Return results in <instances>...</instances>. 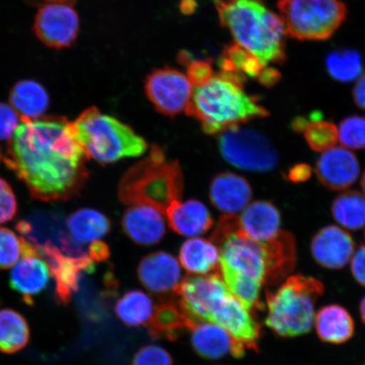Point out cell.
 <instances>
[{
  "label": "cell",
  "instance_id": "6da1fadb",
  "mask_svg": "<svg viewBox=\"0 0 365 365\" xmlns=\"http://www.w3.org/2000/svg\"><path fill=\"white\" fill-rule=\"evenodd\" d=\"M88 158L65 117L22 118L9 141L4 163L34 198L66 200L78 194L88 178Z\"/></svg>",
  "mask_w": 365,
  "mask_h": 365
},
{
  "label": "cell",
  "instance_id": "7a4b0ae2",
  "mask_svg": "<svg viewBox=\"0 0 365 365\" xmlns=\"http://www.w3.org/2000/svg\"><path fill=\"white\" fill-rule=\"evenodd\" d=\"M242 73L221 72L207 83L195 86L186 113L194 117L209 135L221 134L269 112L245 93Z\"/></svg>",
  "mask_w": 365,
  "mask_h": 365
},
{
  "label": "cell",
  "instance_id": "3957f363",
  "mask_svg": "<svg viewBox=\"0 0 365 365\" xmlns=\"http://www.w3.org/2000/svg\"><path fill=\"white\" fill-rule=\"evenodd\" d=\"M222 26L264 66L285 61L284 21L264 0H214Z\"/></svg>",
  "mask_w": 365,
  "mask_h": 365
},
{
  "label": "cell",
  "instance_id": "277c9868",
  "mask_svg": "<svg viewBox=\"0 0 365 365\" xmlns=\"http://www.w3.org/2000/svg\"><path fill=\"white\" fill-rule=\"evenodd\" d=\"M182 190L180 163L167 160L163 150L154 145L147 158L123 175L118 196L122 203L152 207L165 216L171 205L181 202Z\"/></svg>",
  "mask_w": 365,
  "mask_h": 365
},
{
  "label": "cell",
  "instance_id": "5b68a950",
  "mask_svg": "<svg viewBox=\"0 0 365 365\" xmlns=\"http://www.w3.org/2000/svg\"><path fill=\"white\" fill-rule=\"evenodd\" d=\"M71 128L86 157L109 164L126 158L141 156L148 149L143 137L117 118L91 107L82 112Z\"/></svg>",
  "mask_w": 365,
  "mask_h": 365
},
{
  "label": "cell",
  "instance_id": "8992f818",
  "mask_svg": "<svg viewBox=\"0 0 365 365\" xmlns=\"http://www.w3.org/2000/svg\"><path fill=\"white\" fill-rule=\"evenodd\" d=\"M325 287L317 278L294 275L267 294V326L282 337L307 334L314 324V307Z\"/></svg>",
  "mask_w": 365,
  "mask_h": 365
},
{
  "label": "cell",
  "instance_id": "52a82bcc",
  "mask_svg": "<svg viewBox=\"0 0 365 365\" xmlns=\"http://www.w3.org/2000/svg\"><path fill=\"white\" fill-rule=\"evenodd\" d=\"M286 34L299 41L327 40L346 16L341 0H277Z\"/></svg>",
  "mask_w": 365,
  "mask_h": 365
},
{
  "label": "cell",
  "instance_id": "ba28073f",
  "mask_svg": "<svg viewBox=\"0 0 365 365\" xmlns=\"http://www.w3.org/2000/svg\"><path fill=\"white\" fill-rule=\"evenodd\" d=\"M219 135V150L232 165L253 172L271 171L277 167V150L259 132L240 125Z\"/></svg>",
  "mask_w": 365,
  "mask_h": 365
},
{
  "label": "cell",
  "instance_id": "9c48e42d",
  "mask_svg": "<svg viewBox=\"0 0 365 365\" xmlns=\"http://www.w3.org/2000/svg\"><path fill=\"white\" fill-rule=\"evenodd\" d=\"M188 77L172 68L155 70L147 77L145 90L156 110L175 116L186 110L193 93Z\"/></svg>",
  "mask_w": 365,
  "mask_h": 365
},
{
  "label": "cell",
  "instance_id": "30bf717a",
  "mask_svg": "<svg viewBox=\"0 0 365 365\" xmlns=\"http://www.w3.org/2000/svg\"><path fill=\"white\" fill-rule=\"evenodd\" d=\"M36 249L48 264L51 277L56 282L54 296L57 303L68 304L73 294L78 290L82 274L93 273L95 271V262L88 254L81 257H68L53 244L38 246Z\"/></svg>",
  "mask_w": 365,
  "mask_h": 365
},
{
  "label": "cell",
  "instance_id": "8fae6325",
  "mask_svg": "<svg viewBox=\"0 0 365 365\" xmlns=\"http://www.w3.org/2000/svg\"><path fill=\"white\" fill-rule=\"evenodd\" d=\"M79 29V16L68 4H44L35 17V34L49 48L70 47L76 40Z\"/></svg>",
  "mask_w": 365,
  "mask_h": 365
},
{
  "label": "cell",
  "instance_id": "7c38bea8",
  "mask_svg": "<svg viewBox=\"0 0 365 365\" xmlns=\"http://www.w3.org/2000/svg\"><path fill=\"white\" fill-rule=\"evenodd\" d=\"M230 292L219 274L188 277L175 290L179 304L190 318L208 322L212 309Z\"/></svg>",
  "mask_w": 365,
  "mask_h": 365
},
{
  "label": "cell",
  "instance_id": "4fadbf2b",
  "mask_svg": "<svg viewBox=\"0 0 365 365\" xmlns=\"http://www.w3.org/2000/svg\"><path fill=\"white\" fill-rule=\"evenodd\" d=\"M22 258L14 266L10 285L21 296L23 302L31 305L34 298L47 287L51 272L38 249L24 238Z\"/></svg>",
  "mask_w": 365,
  "mask_h": 365
},
{
  "label": "cell",
  "instance_id": "5bb4252c",
  "mask_svg": "<svg viewBox=\"0 0 365 365\" xmlns=\"http://www.w3.org/2000/svg\"><path fill=\"white\" fill-rule=\"evenodd\" d=\"M208 322L222 327L248 349L257 350L259 326L230 291L214 305Z\"/></svg>",
  "mask_w": 365,
  "mask_h": 365
},
{
  "label": "cell",
  "instance_id": "9a60e30c",
  "mask_svg": "<svg viewBox=\"0 0 365 365\" xmlns=\"http://www.w3.org/2000/svg\"><path fill=\"white\" fill-rule=\"evenodd\" d=\"M188 331L190 332L191 345L195 352L204 359H218L227 355L242 358L248 349L217 324L192 319Z\"/></svg>",
  "mask_w": 365,
  "mask_h": 365
},
{
  "label": "cell",
  "instance_id": "2e32d148",
  "mask_svg": "<svg viewBox=\"0 0 365 365\" xmlns=\"http://www.w3.org/2000/svg\"><path fill=\"white\" fill-rule=\"evenodd\" d=\"M359 163L355 155L345 148H333L324 152L316 165L317 179L332 190L349 188L357 180Z\"/></svg>",
  "mask_w": 365,
  "mask_h": 365
},
{
  "label": "cell",
  "instance_id": "e0dca14e",
  "mask_svg": "<svg viewBox=\"0 0 365 365\" xmlns=\"http://www.w3.org/2000/svg\"><path fill=\"white\" fill-rule=\"evenodd\" d=\"M354 253V242L348 232L335 225L324 227L314 235L312 254L316 262L327 269H341Z\"/></svg>",
  "mask_w": 365,
  "mask_h": 365
},
{
  "label": "cell",
  "instance_id": "ac0fdd59",
  "mask_svg": "<svg viewBox=\"0 0 365 365\" xmlns=\"http://www.w3.org/2000/svg\"><path fill=\"white\" fill-rule=\"evenodd\" d=\"M137 274L145 289L155 294L175 292L181 282L179 262L164 251L150 254L141 259Z\"/></svg>",
  "mask_w": 365,
  "mask_h": 365
},
{
  "label": "cell",
  "instance_id": "d6986e66",
  "mask_svg": "<svg viewBox=\"0 0 365 365\" xmlns=\"http://www.w3.org/2000/svg\"><path fill=\"white\" fill-rule=\"evenodd\" d=\"M165 223L162 212L144 205H129L122 218V227L125 235L141 245L158 243L165 235Z\"/></svg>",
  "mask_w": 365,
  "mask_h": 365
},
{
  "label": "cell",
  "instance_id": "ffe728a7",
  "mask_svg": "<svg viewBox=\"0 0 365 365\" xmlns=\"http://www.w3.org/2000/svg\"><path fill=\"white\" fill-rule=\"evenodd\" d=\"M238 218L241 232L259 244L267 243L281 231L279 210L267 200L249 204Z\"/></svg>",
  "mask_w": 365,
  "mask_h": 365
},
{
  "label": "cell",
  "instance_id": "44dd1931",
  "mask_svg": "<svg viewBox=\"0 0 365 365\" xmlns=\"http://www.w3.org/2000/svg\"><path fill=\"white\" fill-rule=\"evenodd\" d=\"M252 189L245 178L232 173H223L212 182L210 198L214 207L225 215H236L247 207Z\"/></svg>",
  "mask_w": 365,
  "mask_h": 365
},
{
  "label": "cell",
  "instance_id": "7402d4cb",
  "mask_svg": "<svg viewBox=\"0 0 365 365\" xmlns=\"http://www.w3.org/2000/svg\"><path fill=\"white\" fill-rule=\"evenodd\" d=\"M165 217L173 231L186 237L203 235L214 223L207 207L196 200L173 204L167 210Z\"/></svg>",
  "mask_w": 365,
  "mask_h": 365
},
{
  "label": "cell",
  "instance_id": "603a6c76",
  "mask_svg": "<svg viewBox=\"0 0 365 365\" xmlns=\"http://www.w3.org/2000/svg\"><path fill=\"white\" fill-rule=\"evenodd\" d=\"M180 304L171 300L163 301L155 307L152 319L148 323L150 335L154 339L175 341L188 331L191 321Z\"/></svg>",
  "mask_w": 365,
  "mask_h": 365
},
{
  "label": "cell",
  "instance_id": "cb8c5ba5",
  "mask_svg": "<svg viewBox=\"0 0 365 365\" xmlns=\"http://www.w3.org/2000/svg\"><path fill=\"white\" fill-rule=\"evenodd\" d=\"M319 339L332 344H344L353 336L354 322L346 309L337 304L319 310L314 318Z\"/></svg>",
  "mask_w": 365,
  "mask_h": 365
},
{
  "label": "cell",
  "instance_id": "d4e9b609",
  "mask_svg": "<svg viewBox=\"0 0 365 365\" xmlns=\"http://www.w3.org/2000/svg\"><path fill=\"white\" fill-rule=\"evenodd\" d=\"M268 259L267 282L275 284L293 271L296 263V241L291 232L281 230L275 238L262 244Z\"/></svg>",
  "mask_w": 365,
  "mask_h": 365
},
{
  "label": "cell",
  "instance_id": "484cf974",
  "mask_svg": "<svg viewBox=\"0 0 365 365\" xmlns=\"http://www.w3.org/2000/svg\"><path fill=\"white\" fill-rule=\"evenodd\" d=\"M66 226L73 243L91 244L103 238L110 231L111 222L103 213L93 209L83 208L68 217Z\"/></svg>",
  "mask_w": 365,
  "mask_h": 365
},
{
  "label": "cell",
  "instance_id": "4316f807",
  "mask_svg": "<svg viewBox=\"0 0 365 365\" xmlns=\"http://www.w3.org/2000/svg\"><path fill=\"white\" fill-rule=\"evenodd\" d=\"M10 103L19 114L21 120H36L47 111L49 96L38 82L23 80L13 86L10 93Z\"/></svg>",
  "mask_w": 365,
  "mask_h": 365
},
{
  "label": "cell",
  "instance_id": "83f0119b",
  "mask_svg": "<svg viewBox=\"0 0 365 365\" xmlns=\"http://www.w3.org/2000/svg\"><path fill=\"white\" fill-rule=\"evenodd\" d=\"M180 262L187 272L207 275L219 269V250L212 241L190 239L181 246Z\"/></svg>",
  "mask_w": 365,
  "mask_h": 365
},
{
  "label": "cell",
  "instance_id": "f1b7e54d",
  "mask_svg": "<svg viewBox=\"0 0 365 365\" xmlns=\"http://www.w3.org/2000/svg\"><path fill=\"white\" fill-rule=\"evenodd\" d=\"M29 341L30 328L25 317L14 309L0 310V352H19Z\"/></svg>",
  "mask_w": 365,
  "mask_h": 365
},
{
  "label": "cell",
  "instance_id": "f546056e",
  "mask_svg": "<svg viewBox=\"0 0 365 365\" xmlns=\"http://www.w3.org/2000/svg\"><path fill=\"white\" fill-rule=\"evenodd\" d=\"M331 213L346 230H361L365 227V195L357 190L345 191L333 202Z\"/></svg>",
  "mask_w": 365,
  "mask_h": 365
},
{
  "label": "cell",
  "instance_id": "4dcf8cb0",
  "mask_svg": "<svg viewBox=\"0 0 365 365\" xmlns=\"http://www.w3.org/2000/svg\"><path fill=\"white\" fill-rule=\"evenodd\" d=\"M153 299L143 292H128L118 300L115 307L117 317L127 326L148 325L154 312Z\"/></svg>",
  "mask_w": 365,
  "mask_h": 365
},
{
  "label": "cell",
  "instance_id": "1f68e13d",
  "mask_svg": "<svg viewBox=\"0 0 365 365\" xmlns=\"http://www.w3.org/2000/svg\"><path fill=\"white\" fill-rule=\"evenodd\" d=\"M326 63L332 78L341 82L359 78L363 71L361 57L351 49L336 50L327 56Z\"/></svg>",
  "mask_w": 365,
  "mask_h": 365
},
{
  "label": "cell",
  "instance_id": "d6a6232c",
  "mask_svg": "<svg viewBox=\"0 0 365 365\" xmlns=\"http://www.w3.org/2000/svg\"><path fill=\"white\" fill-rule=\"evenodd\" d=\"M230 293L248 310L259 307L261 282L230 272H219Z\"/></svg>",
  "mask_w": 365,
  "mask_h": 365
},
{
  "label": "cell",
  "instance_id": "836d02e7",
  "mask_svg": "<svg viewBox=\"0 0 365 365\" xmlns=\"http://www.w3.org/2000/svg\"><path fill=\"white\" fill-rule=\"evenodd\" d=\"M304 133L309 147L314 152H326L335 148L339 141V128L331 122L322 120L318 113L310 118Z\"/></svg>",
  "mask_w": 365,
  "mask_h": 365
},
{
  "label": "cell",
  "instance_id": "e575fe53",
  "mask_svg": "<svg viewBox=\"0 0 365 365\" xmlns=\"http://www.w3.org/2000/svg\"><path fill=\"white\" fill-rule=\"evenodd\" d=\"M339 140L345 148L365 149V117H346L340 123Z\"/></svg>",
  "mask_w": 365,
  "mask_h": 365
},
{
  "label": "cell",
  "instance_id": "d590c367",
  "mask_svg": "<svg viewBox=\"0 0 365 365\" xmlns=\"http://www.w3.org/2000/svg\"><path fill=\"white\" fill-rule=\"evenodd\" d=\"M23 237L7 227H0V270H6L19 261L22 254Z\"/></svg>",
  "mask_w": 365,
  "mask_h": 365
},
{
  "label": "cell",
  "instance_id": "8d00e7d4",
  "mask_svg": "<svg viewBox=\"0 0 365 365\" xmlns=\"http://www.w3.org/2000/svg\"><path fill=\"white\" fill-rule=\"evenodd\" d=\"M250 54L248 50L240 44H231L223 50L222 56L219 58L218 66L222 72L242 73Z\"/></svg>",
  "mask_w": 365,
  "mask_h": 365
},
{
  "label": "cell",
  "instance_id": "74e56055",
  "mask_svg": "<svg viewBox=\"0 0 365 365\" xmlns=\"http://www.w3.org/2000/svg\"><path fill=\"white\" fill-rule=\"evenodd\" d=\"M132 365H173L170 354L161 346L148 345L137 352Z\"/></svg>",
  "mask_w": 365,
  "mask_h": 365
},
{
  "label": "cell",
  "instance_id": "f35d334b",
  "mask_svg": "<svg viewBox=\"0 0 365 365\" xmlns=\"http://www.w3.org/2000/svg\"><path fill=\"white\" fill-rule=\"evenodd\" d=\"M16 212L15 193L9 182L0 178V225L12 220Z\"/></svg>",
  "mask_w": 365,
  "mask_h": 365
},
{
  "label": "cell",
  "instance_id": "ab89813d",
  "mask_svg": "<svg viewBox=\"0 0 365 365\" xmlns=\"http://www.w3.org/2000/svg\"><path fill=\"white\" fill-rule=\"evenodd\" d=\"M21 118L10 105L0 103V141H10L20 125Z\"/></svg>",
  "mask_w": 365,
  "mask_h": 365
},
{
  "label": "cell",
  "instance_id": "60d3db41",
  "mask_svg": "<svg viewBox=\"0 0 365 365\" xmlns=\"http://www.w3.org/2000/svg\"><path fill=\"white\" fill-rule=\"evenodd\" d=\"M187 75L193 86L207 83L214 76L212 66L207 61H191L187 68Z\"/></svg>",
  "mask_w": 365,
  "mask_h": 365
},
{
  "label": "cell",
  "instance_id": "b9f144b4",
  "mask_svg": "<svg viewBox=\"0 0 365 365\" xmlns=\"http://www.w3.org/2000/svg\"><path fill=\"white\" fill-rule=\"evenodd\" d=\"M351 267L355 279L365 287V231L364 243L354 253Z\"/></svg>",
  "mask_w": 365,
  "mask_h": 365
},
{
  "label": "cell",
  "instance_id": "7bdbcfd3",
  "mask_svg": "<svg viewBox=\"0 0 365 365\" xmlns=\"http://www.w3.org/2000/svg\"><path fill=\"white\" fill-rule=\"evenodd\" d=\"M312 175V168L307 163H297L289 168L287 180L294 184L307 182Z\"/></svg>",
  "mask_w": 365,
  "mask_h": 365
},
{
  "label": "cell",
  "instance_id": "ee69618b",
  "mask_svg": "<svg viewBox=\"0 0 365 365\" xmlns=\"http://www.w3.org/2000/svg\"><path fill=\"white\" fill-rule=\"evenodd\" d=\"M88 255L95 262H103L107 261L109 257V250L107 245L102 241L98 240L90 244L88 247Z\"/></svg>",
  "mask_w": 365,
  "mask_h": 365
},
{
  "label": "cell",
  "instance_id": "f6af8a7d",
  "mask_svg": "<svg viewBox=\"0 0 365 365\" xmlns=\"http://www.w3.org/2000/svg\"><path fill=\"white\" fill-rule=\"evenodd\" d=\"M257 78L259 83L267 86V88H272L274 85H276L278 81L281 79L280 72L274 68H263L262 71L259 72Z\"/></svg>",
  "mask_w": 365,
  "mask_h": 365
},
{
  "label": "cell",
  "instance_id": "bcb514c9",
  "mask_svg": "<svg viewBox=\"0 0 365 365\" xmlns=\"http://www.w3.org/2000/svg\"><path fill=\"white\" fill-rule=\"evenodd\" d=\"M353 98L356 105L365 110V74L359 77L354 86Z\"/></svg>",
  "mask_w": 365,
  "mask_h": 365
},
{
  "label": "cell",
  "instance_id": "7dc6e473",
  "mask_svg": "<svg viewBox=\"0 0 365 365\" xmlns=\"http://www.w3.org/2000/svg\"><path fill=\"white\" fill-rule=\"evenodd\" d=\"M26 1L31 4V6H38L41 7L47 4H63L71 6V4H75L77 0H26Z\"/></svg>",
  "mask_w": 365,
  "mask_h": 365
},
{
  "label": "cell",
  "instance_id": "c3c4849f",
  "mask_svg": "<svg viewBox=\"0 0 365 365\" xmlns=\"http://www.w3.org/2000/svg\"><path fill=\"white\" fill-rule=\"evenodd\" d=\"M197 3L195 0H181L180 4V11L184 15H191L195 11Z\"/></svg>",
  "mask_w": 365,
  "mask_h": 365
},
{
  "label": "cell",
  "instance_id": "681fc988",
  "mask_svg": "<svg viewBox=\"0 0 365 365\" xmlns=\"http://www.w3.org/2000/svg\"><path fill=\"white\" fill-rule=\"evenodd\" d=\"M309 120L304 117H297L293 122H292V128L296 132H302L307 127Z\"/></svg>",
  "mask_w": 365,
  "mask_h": 365
},
{
  "label": "cell",
  "instance_id": "f907efd6",
  "mask_svg": "<svg viewBox=\"0 0 365 365\" xmlns=\"http://www.w3.org/2000/svg\"><path fill=\"white\" fill-rule=\"evenodd\" d=\"M360 314H361L362 321L365 324V297L360 304Z\"/></svg>",
  "mask_w": 365,
  "mask_h": 365
},
{
  "label": "cell",
  "instance_id": "816d5d0a",
  "mask_svg": "<svg viewBox=\"0 0 365 365\" xmlns=\"http://www.w3.org/2000/svg\"><path fill=\"white\" fill-rule=\"evenodd\" d=\"M361 187H362L364 195H365V171L364 172L363 176H362Z\"/></svg>",
  "mask_w": 365,
  "mask_h": 365
},
{
  "label": "cell",
  "instance_id": "f5cc1de1",
  "mask_svg": "<svg viewBox=\"0 0 365 365\" xmlns=\"http://www.w3.org/2000/svg\"><path fill=\"white\" fill-rule=\"evenodd\" d=\"M1 159H3V156H2V154L0 153V162H1Z\"/></svg>",
  "mask_w": 365,
  "mask_h": 365
}]
</instances>
